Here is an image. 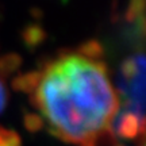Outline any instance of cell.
Masks as SVG:
<instances>
[{
  "instance_id": "cell-1",
  "label": "cell",
  "mask_w": 146,
  "mask_h": 146,
  "mask_svg": "<svg viewBox=\"0 0 146 146\" xmlns=\"http://www.w3.org/2000/svg\"><path fill=\"white\" fill-rule=\"evenodd\" d=\"M12 87L29 95L43 127L58 139L76 146L115 141L119 99L99 42L58 53L39 69L16 76Z\"/></svg>"
},
{
  "instance_id": "cell-2",
  "label": "cell",
  "mask_w": 146,
  "mask_h": 146,
  "mask_svg": "<svg viewBox=\"0 0 146 146\" xmlns=\"http://www.w3.org/2000/svg\"><path fill=\"white\" fill-rule=\"evenodd\" d=\"M119 110L116 118L145 123V56L138 52L120 65L118 80Z\"/></svg>"
},
{
  "instance_id": "cell-3",
  "label": "cell",
  "mask_w": 146,
  "mask_h": 146,
  "mask_svg": "<svg viewBox=\"0 0 146 146\" xmlns=\"http://www.w3.org/2000/svg\"><path fill=\"white\" fill-rule=\"evenodd\" d=\"M0 146H22L21 137L16 131L0 127Z\"/></svg>"
},
{
  "instance_id": "cell-4",
  "label": "cell",
  "mask_w": 146,
  "mask_h": 146,
  "mask_svg": "<svg viewBox=\"0 0 146 146\" xmlns=\"http://www.w3.org/2000/svg\"><path fill=\"white\" fill-rule=\"evenodd\" d=\"M25 125H26L27 130L30 131H38L43 129V123L42 120L39 119V116L35 114V112H29L25 118Z\"/></svg>"
},
{
  "instance_id": "cell-5",
  "label": "cell",
  "mask_w": 146,
  "mask_h": 146,
  "mask_svg": "<svg viewBox=\"0 0 146 146\" xmlns=\"http://www.w3.org/2000/svg\"><path fill=\"white\" fill-rule=\"evenodd\" d=\"M5 78L0 74V114L4 111L5 106H7V100H8V92L5 88Z\"/></svg>"
},
{
  "instance_id": "cell-6",
  "label": "cell",
  "mask_w": 146,
  "mask_h": 146,
  "mask_svg": "<svg viewBox=\"0 0 146 146\" xmlns=\"http://www.w3.org/2000/svg\"><path fill=\"white\" fill-rule=\"evenodd\" d=\"M143 141H145V139H142V141H139V146H145V142H143Z\"/></svg>"
}]
</instances>
